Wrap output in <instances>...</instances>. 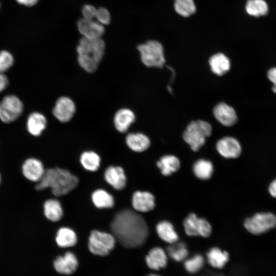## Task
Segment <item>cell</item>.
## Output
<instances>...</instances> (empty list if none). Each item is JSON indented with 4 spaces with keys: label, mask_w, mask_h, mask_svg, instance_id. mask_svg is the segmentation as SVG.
<instances>
[{
    "label": "cell",
    "mask_w": 276,
    "mask_h": 276,
    "mask_svg": "<svg viewBox=\"0 0 276 276\" xmlns=\"http://www.w3.org/2000/svg\"><path fill=\"white\" fill-rule=\"evenodd\" d=\"M112 235L121 245L128 248L142 246L148 235V228L143 217L124 209L117 213L110 224Z\"/></svg>",
    "instance_id": "obj_1"
},
{
    "label": "cell",
    "mask_w": 276,
    "mask_h": 276,
    "mask_svg": "<svg viewBox=\"0 0 276 276\" xmlns=\"http://www.w3.org/2000/svg\"><path fill=\"white\" fill-rule=\"evenodd\" d=\"M78 183V178L69 171L55 168L45 170L35 188L41 191L50 188L54 195L60 196L69 193Z\"/></svg>",
    "instance_id": "obj_2"
},
{
    "label": "cell",
    "mask_w": 276,
    "mask_h": 276,
    "mask_svg": "<svg viewBox=\"0 0 276 276\" xmlns=\"http://www.w3.org/2000/svg\"><path fill=\"white\" fill-rule=\"evenodd\" d=\"M105 48L102 38L82 37L76 48L79 65L88 73L96 71L103 57Z\"/></svg>",
    "instance_id": "obj_3"
},
{
    "label": "cell",
    "mask_w": 276,
    "mask_h": 276,
    "mask_svg": "<svg viewBox=\"0 0 276 276\" xmlns=\"http://www.w3.org/2000/svg\"><path fill=\"white\" fill-rule=\"evenodd\" d=\"M212 131V127L209 122L201 120L193 121L183 131L182 137L191 149L196 152L203 146Z\"/></svg>",
    "instance_id": "obj_4"
},
{
    "label": "cell",
    "mask_w": 276,
    "mask_h": 276,
    "mask_svg": "<svg viewBox=\"0 0 276 276\" xmlns=\"http://www.w3.org/2000/svg\"><path fill=\"white\" fill-rule=\"evenodd\" d=\"M143 63L147 67L161 68L166 62L162 44L156 40H149L137 48Z\"/></svg>",
    "instance_id": "obj_5"
},
{
    "label": "cell",
    "mask_w": 276,
    "mask_h": 276,
    "mask_svg": "<svg viewBox=\"0 0 276 276\" xmlns=\"http://www.w3.org/2000/svg\"><path fill=\"white\" fill-rule=\"evenodd\" d=\"M115 242L116 239L113 235L93 230L88 239V249L94 255L105 256L114 248Z\"/></svg>",
    "instance_id": "obj_6"
},
{
    "label": "cell",
    "mask_w": 276,
    "mask_h": 276,
    "mask_svg": "<svg viewBox=\"0 0 276 276\" xmlns=\"http://www.w3.org/2000/svg\"><path fill=\"white\" fill-rule=\"evenodd\" d=\"M244 225L254 235L262 234L276 226V216L270 212L258 213L246 219Z\"/></svg>",
    "instance_id": "obj_7"
},
{
    "label": "cell",
    "mask_w": 276,
    "mask_h": 276,
    "mask_svg": "<svg viewBox=\"0 0 276 276\" xmlns=\"http://www.w3.org/2000/svg\"><path fill=\"white\" fill-rule=\"evenodd\" d=\"M24 104L15 95H8L0 102V120L6 123L15 121L22 114Z\"/></svg>",
    "instance_id": "obj_8"
},
{
    "label": "cell",
    "mask_w": 276,
    "mask_h": 276,
    "mask_svg": "<svg viewBox=\"0 0 276 276\" xmlns=\"http://www.w3.org/2000/svg\"><path fill=\"white\" fill-rule=\"evenodd\" d=\"M186 234L189 236H200L209 237L212 233V227L205 219L199 218L194 213H190L183 221Z\"/></svg>",
    "instance_id": "obj_9"
},
{
    "label": "cell",
    "mask_w": 276,
    "mask_h": 276,
    "mask_svg": "<svg viewBox=\"0 0 276 276\" xmlns=\"http://www.w3.org/2000/svg\"><path fill=\"white\" fill-rule=\"evenodd\" d=\"M76 112V105L70 98L60 97L56 102L53 109L54 117L60 122L66 123L70 121Z\"/></svg>",
    "instance_id": "obj_10"
},
{
    "label": "cell",
    "mask_w": 276,
    "mask_h": 276,
    "mask_svg": "<svg viewBox=\"0 0 276 276\" xmlns=\"http://www.w3.org/2000/svg\"><path fill=\"white\" fill-rule=\"evenodd\" d=\"M77 28L82 37L86 38H102L105 32L104 26L96 19L82 18L77 22Z\"/></svg>",
    "instance_id": "obj_11"
},
{
    "label": "cell",
    "mask_w": 276,
    "mask_h": 276,
    "mask_svg": "<svg viewBox=\"0 0 276 276\" xmlns=\"http://www.w3.org/2000/svg\"><path fill=\"white\" fill-rule=\"evenodd\" d=\"M216 149L219 153L225 158H237L241 153V146L236 139L225 136L219 140L216 143Z\"/></svg>",
    "instance_id": "obj_12"
},
{
    "label": "cell",
    "mask_w": 276,
    "mask_h": 276,
    "mask_svg": "<svg viewBox=\"0 0 276 276\" xmlns=\"http://www.w3.org/2000/svg\"><path fill=\"white\" fill-rule=\"evenodd\" d=\"M213 114L220 123L227 127L234 125L238 120L235 109L224 102H220L214 107Z\"/></svg>",
    "instance_id": "obj_13"
},
{
    "label": "cell",
    "mask_w": 276,
    "mask_h": 276,
    "mask_svg": "<svg viewBox=\"0 0 276 276\" xmlns=\"http://www.w3.org/2000/svg\"><path fill=\"white\" fill-rule=\"evenodd\" d=\"M132 205L137 212H147L154 208L155 198L149 192L137 191L132 195Z\"/></svg>",
    "instance_id": "obj_14"
},
{
    "label": "cell",
    "mask_w": 276,
    "mask_h": 276,
    "mask_svg": "<svg viewBox=\"0 0 276 276\" xmlns=\"http://www.w3.org/2000/svg\"><path fill=\"white\" fill-rule=\"evenodd\" d=\"M106 181L114 189L122 190L126 185L127 179L122 168L119 166H109L105 171Z\"/></svg>",
    "instance_id": "obj_15"
},
{
    "label": "cell",
    "mask_w": 276,
    "mask_h": 276,
    "mask_svg": "<svg viewBox=\"0 0 276 276\" xmlns=\"http://www.w3.org/2000/svg\"><path fill=\"white\" fill-rule=\"evenodd\" d=\"M55 270L64 274H71L74 272L78 265L75 255L70 251L66 252L63 256H59L54 262Z\"/></svg>",
    "instance_id": "obj_16"
},
{
    "label": "cell",
    "mask_w": 276,
    "mask_h": 276,
    "mask_svg": "<svg viewBox=\"0 0 276 276\" xmlns=\"http://www.w3.org/2000/svg\"><path fill=\"white\" fill-rule=\"evenodd\" d=\"M22 171L28 179L36 182L41 179L45 171L42 163L33 158H29L24 162Z\"/></svg>",
    "instance_id": "obj_17"
},
{
    "label": "cell",
    "mask_w": 276,
    "mask_h": 276,
    "mask_svg": "<svg viewBox=\"0 0 276 276\" xmlns=\"http://www.w3.org/2000/svg\"><path fill=\"white\" fill-rule=\"evenodd\" d=\"M145 260L147 266L150 269L158 270L167 266L168 257L163 248L156 247L149 251Z\"/></svg>",
    "instance_id": "obj_18"
},
{
    "label": "cell",
    "mask_w": 276,
    "mask_h": 276,
    "mask_svg": "<svg viewBox=\"0 0 276 276\" xmlns=\"http://www.w3.org/2000/svg\"><path fill=\"white\" fill-rule=\"evenodd\" d=\"M135 116L134 112L128 108H122L116 113L113 123L116 129L121 132H126L134 122Z\"/></svg>",
    "instance_id": "obj_19"
},
{
    "label": "cell",
    "mask_w": 276,
    "mask_h": 276,
    "mask_svg": "<svg viewBox=\"0 0 276 276\" xmlns=\"http://www.w3.org/2000/svg\"><path fill=\"white\" fill-rule=\"evenodd\" d=\"M47 124L45 116L39 112H33L29 114L27 120V129L32 135H40L45 130Z\"/></svg>",
    "instance_id": "obj_20"
},
{
    "label": "cell",
    "mask_w": 276,
    "mask_h": 276,
    "mask_svg": "<svg viewBox=\"0 0 276 276\" xmlns=\"http://www.w3.org/2000/svg\"><path fill=\"white\" fill-rule=\"evenodd\" d=\"M209 63L212 72L219 76L227 73L231 68L229 58L221 53L212 55L209 59Z\"/></svg>",
    "instance_id": "obj_21"
},
{
    "label": "cell",
    "mask_w": 276,
    "mask_h": 276,
    "mask_svg": "<svg viewBox=\"0 0 276 276\" xmlns=\"http://www.w3.org/2000/svg\"><path fill=\"white\" fill-rule=\"evenodd\" d=\"M128 147L132 151L141 152L146 150L150 145L148 137L142 133H130L126 137Z\"/></svg>",
    "instance_id": "obj_22"
},
{
    "label": "cell",
    "mask_w": 276,
    "mask_h": 276,
    "mask_svg": "<svg viewBox=\"0 0 276 276\" xmlns=\"http://www.w3.org/2000/svg\"><path fill=\"white\" fill-rule=\"evenodd\" d=\"M208 263L212 267L220 269L223 268L229 260L228 253L215 247L211 248L206 254Z\"/></svg>",
    "instance_id": "obj_23"
},
{
    "label": "cell",
    "mask_w": 276,
    "mask_h": 276,
    "mask_svg": "<svg viewBox=\"0 0 276 276\" xmlns=\"http://www.w3.org/2000/svg\"><path fill=\"white\" fill-rule=\"evenodd\" d=\"M159 237L164 241L172 244L178 241L179 237L172 224L168 221L159 222L156 226Z\"/></svg>",
    "instance_id": "obj_24"
},
{
    "label": "cell",
    "mask_w": 276,
    "mask_h": 276,
    "mask_svg": "<svg viewBox=\"0 0 276 276\" xmlns=\"http://www.w3.org/2000/svg\"><path fill=\"white\" fill-rule=\"evenodd\" d=\"M157 167L161 173L165 176H169L176 172L180 168L178 158L173 155H166L162 156L157 162Z\"/></svg>",
    "instance_id": "obj_25"
},
{
    "label": "cell",
    "mask_w": 276,
    "mask_h": 276,
    "mask_svg": "<svg viewBox=\"0 0 276 276\" xmlns=\"http://www.w3.org/2000/svg\"><path fill=\"white\" fill-rule=\"evenodd\" d=\"M56 242L61 247H72L76 244L77 237L73 229L63 227L59 228L57 233Z\"/></svg>",
    "instance_id": "obj_26"
},
{
    "label": "cell",
    "mask_w": 276,
    "mask_h": 276,
    "mask_svg": "<svg viewBox=\"0 0 276 276\" xmlns=\"http://www.w3.org/2000/svg\"><path fill=\"white\" fill-rule=\"evenodd\" d=\"M44 213L50 221L56 222L63 216V210L60 202L54 199L47 200L44 204Z\"/></svg>",
    "instance_id": "obj_27"
},
{
    "label": "cell",
    "mask_w": 276,
    "mask_h": 276,
    "mask_svg": "<svg viewBox=\"0 0 276 276\" xmlns=\"http://www.w3.org/2000/svg\"><path fill=\"white\" fill-rule=\"evenodd\" d=\"M91 200L98 208H111L114 205L113 196L103 189L95 191L91 195Z\"/></svg>",
    "instance_id": "obj_28"
},
{
    "label": "cell",
    "mask_w": 276,
    "mask_h": 276,
    "mask_svg": "<svg viewBox=\"0 0 276 276\" xmlns=\"http://www.w3.org/2000/svg\"><path fill=\"white\" fill-rule=\"evenodd\" d=\"M193 170L197 177L200 179L207 180L212 176L214 168L210 161L201 159L195 163Z\"/></svg>",
    "instance_id": "obj_29"
},
{
    "label": "cell",
    "mask_w": 276,
    "mask_h": 276,
    "mask_svg": "<svg viewBox=\"0 0 276 276\" xmlns=\"http://www.w3.org/2000/svg\"><path fill=\"white\" fill-rule=\"evenodd\" d=\"M80 161L85 169L95 172L99 168L101 158L99 155L94 151H88L81 154Z\"/></svg>",
    "instance_id": "obj_30"
},
{
    "label": "cell",
    "mask_w": 276,
    "mask_h": 276,
    "mask_svg": "<svg viewBox=\"0 0 276 276\" xmlns=\"http://www.w3.org/2000/svg\"><path fill=\"white\" fill-rule=\"evenodd\" d=\"M245 10L249 15L259 17L267 13L268 6L264 0H248L246 3Z\"/></svg>",
    "instance_id": "obj_31"
},
{
    "label": "cell",
    "mask_w": 276,
    "mask_h": 276,
    "mask_svg": "<svg viewBox=\"0 0 276 276\" xmlns=\"http://www.w3.org/2000/svg\"><path fill=\"white\" fill-rule=\"evenodd\" d=\"M167 248L169 257L176 262H181L186 259L188 255L187 246L183 242H175L170 244Z\"/></svg>",
    "instance_id": "obj_32"
},
{
    "label": "cell",
    "mask_w": 276,
    "mask_h": 276,
    "mask_svg": "<svg viewBox=\"0 0 276 276\" xmlns=\"http://www.w3.org/2000/svg\"><path fill=\"white\" fill-rule=\"evenodd\" d=\"M174 7L176 12L183 17H189L196 12L193 0H175Z\"/></svg>",
    "instance_id": "obj_33"
},
{
    "label": "cell",
    "mask_w": 276,
    "mask_h": 276,
    "mask_svg": "<svg viewBox=\"0 0 276 276\" xmlns=\"http://www.w3.org/2000/svg\"><path fill=\"white\" fill-rule=\"evenodd\" d=\"M204 263L203 257L200 254H196L185 260L184 267L189 273H195L202 269Z\"/></svg>",
    "instance_id": "obj_34"
},
{
    "label": "cell",
    "mask_w": 276,
    "mask_h": 276,
    "mask_svg": "<svg viewBox=\"0 0 276 276\" xmlns=\"http://www.w3.org/2000/svg\"><path fill=\"white\" fill-rule=\"evenodd\" d=\"M14 58L8 51L3 50L0 52V73H4L13 64Z\"/></svg>",
    "instance_id": "obj_35"
},
{
    "label": "cell",
    "mask_w": 276,
    "mask_h": 276,
    "mask_svg": "<svg viewBox=\"0 0 276 276\" xmlns=\"http://www.w3.org/2000/svg\"><path fill=\"white\" fill-rule=\"evenodd\" d=\"M95 19L103 26L107 25L111 20L110 12L104 7L97 8Z\"/></svg>",
    "instance_id": "obj_36"
},
{
    "label": "cell",
    "mask_w": 276,
    "mask_h": 276,
    "mask_svg": "<svg viewBox=\"0 0 276 276\" xmlns=\"http://www.w3.org/2000/svg\"><path fill=\"white\" fill-rule=\"evenodd\" d=\"M97 9V8L91 5H85L82 9V18L87 19H95Z\"/></svg>",
    "instance_id": "obj_37"
},
{
    "label": "cell",
    "mask_w": 276,
    "mask_h": 276,
    "mask_svg": "<svg viewBox=\"0 0 276 276\" xmlns=\"http://www.w3.org/2000/svg\"><path fill=\"white\" fill-rule=\"evenodd\" d=\"M267 77L273 84L272 90L276 94V67H272L267 72Z\"/></svg>",
    "instance_id": "obj_38"
},
{
    "label": "cell",
    "mask_w": 276,
    "mask_h": 276,
    "mask_svg": "<svg viewBox=\"0 0 276 276\" xmlns=\"http://www.w3.org/2000/svg\"><path fill=\"white\" fill-rule=\"evenodd\" d=\"M9 81L7 76L0 73V93L4 90L8 85Z\"/></svg>",
    "instance_id": "obj_39"
},
{
    "label": "cell",
    "mask_w": 276,
    "mask_h": 276,
    "mask_svg": "<svg viewBox=\"0 0 276 276\" xmlns=\"http://www.w3.org/2000/svg\"><path fill=\"white\" fill-rule=\"evenodd\" d=\"M268 190L270 194L276 198V179L273 180L269 185Z\"/></svg>",
    "instance_id": "obj_40"
},
{
    "label": "cell",
    "mask_w": 276,
    "mask_h": 276,
    "mask_svg": "<svg viewBox=\"0 0 276 276\" xmlns=\"http://www.w3.org/2000/svg\"><path fill=\"white\" fill-rule=\"evenodd\" d=\"M16 2L21 5L27 6H32L36 4L38 0H16Z\"/></svg>",
    "instance_id": "obj_41"
},
{
    "label": "cell",
    "mask_w": 276,
    "mask_h": 276,
    "mask_svg": "<svg viewBox=\"0 0 276 276\" xmlns=\"http://www.w3.org/2000/svg\"><path fill=\"white\" fill-rule=\"evenodd\" d=\"M147 276H160V275L155 274H150L148 275Z\"/></svg>",
    "instance_id": "obj_42"
}]
</instances>
